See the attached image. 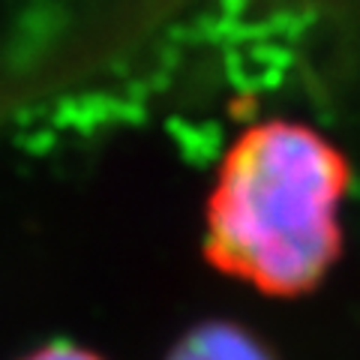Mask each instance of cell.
<instances>
[{"label":"cell","instance_id":"1","mask_svg":"<svg viewBox=\"0 0 360 360\" xmlns=\"http://www.w3.org/2000/svg\"><path fill=\"white\" fill-rule=\"evenodd\" d=\"M345 189L348 162L324 135L258 123L222 160L207 201V262L264 295H307L340 258Z\"/></svg>","mask_w":360,"mask_h":360},{"label":"cell","instance_id":"2","mask_svg":"<svg viewBox=\"0 0 360 360\" xmlns=\"http://www.w3.org/2000/svg\"><path fill=\"white\" fill-rule=\"evenodd\" d=\"M168 360H274L250 330L229 321L198 324L180 340Z\"/></svg>","mask_w":360,"mask_h":360},{"label":"cell","instance_id":"3","mask_svg":"<svg viewBox=\"0 0 360 360\" xmlns=\"http://www.w3.org/2000/svg\"><path fill=\"white\" fill-rule=\"evenodd\" d=\"M21 360H103V357L87 352V348H78V345L54 342V345H42V348H37V352L25 354Z\"/></svg>","mask_w":360,"mask_h":360}]
</instances>
